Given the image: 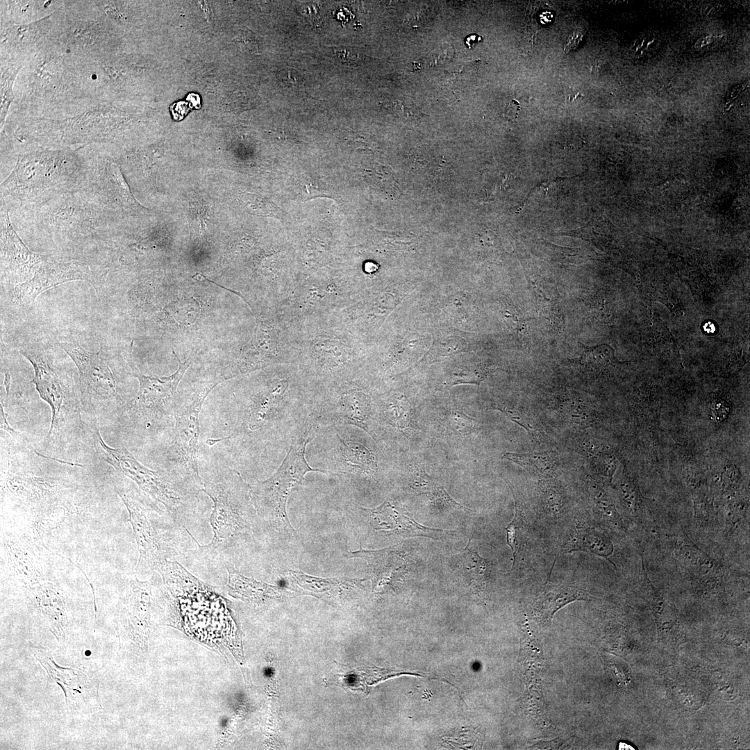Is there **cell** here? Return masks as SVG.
<instances>
[{"label": "cell", "instance_id": "obj_4", "mask_svg": "<svg viewBox=\"0 0 750 750\" xmlns=\"http://www.w3.org/2000/svg\"><path fill=\"white\" fill-rule=\"evenodd\" d=\"M35 209L33 227L65 241L103 239L109 237L113 226V214L79 190L38 205Z\"/></svg>", "mask_w": 750, "mask_h": 750}, {"label": "cell", "instance_id": "obj_17", "mask_svg": "<svg viewBox=\"0 0 750 750\" xmlns=\"http://www.w3.org/2000/svg\"><path fill=\"white\" fill-rule=\"evenodd\" d=\"M587 597L580 588L572 585H558L538 596L531 606V616L542 625L549 624L554 614L574 601Z\"/></svg>", "mask_w": 750, "mask_h": 750}, {"label": "cell", "instance_id": "obj_6", "mask_svg": "<svg viewBox=\"0 0 750 750\" xmlns=\"http://www.w3.org/2000/svg\"><path fill=\"white\" fill-rule=\"evenodd\" d=\"M19 352L31 363L34 370L31 382L40 398L51 408V421L47 438L61 436L69 428L81 425V403L71 394L48 356L33 348H24Z\"/></svg>", "mask_w": 750, "mask_h": 750}, {"label": "cell", "instance_id": "obj_15", "mask_svg": "<svg viewBox=\"0 0 750 750\" xmlns=\"http://www.w3.org/2000/svg\"><path fill=\"white\" fill-rule=\"evenodd\" d=\"M47 258L31 251L14 230L8 212H1V260L3 273L27 281L31 274L33 275L36 265Z\"/></svg>", "mask_w": 750, "mask_h": 750}, {"label": "cell", "instance_id": "obj_26", "mask_svg": "<svg viewBox=\"0 0 750 750\" xmlns=\"http://www.w3.org/2000/svg\"><path fill=\"white\" fill-rule=\"evenodd\" d=\"M658 45L656 35L652 33H643L633 41L631 50L635 57L641 58L652 53Z\"/></svg>", "mask_w": 750, "mask_h": 750}, {"label": "cell", "instance_id": "obj_20", "mask_svg": "<svg viewBox=\"0 0 750 750\" xmlns=\"http://www.w3.org/2000/svg\"><path fill=\"white\" fill-rule=\"evenodd\" d=\"M565 551H588L601 556L611 554L612 545L603 534L590 528L577 527L570 540L565 546Z\"/></svg>", "mask_w": 750, "mask_h": 750}, {"label": "cell", "instance_id": "obj_22", "mask_svg": "<svg viewBox=\"0 0 750 750\" xmlns=\"http://www.w3.org/2000/svg\"><path fill=\"white\" fill-rule=\"evenodd\" d=\"M37 594L41 610L52 624L53 633H61L65 619L62 599L52 588L47 586L38 588Z\"/></svg>", "mask_w": 750, "mask_h": 750}, {"label": "cell", "instance_id": "obj_37", "mask_svg": "<svg viewBox=\"0 0 750 750\" xmlns=\"http://www.w3.org/2000/svg\"><path fill=\"white\" fill-rule=\"evenodd\" d=\"M482 40V38L477 35H472L466 38V44L470 48L473 44Z\"/></svg>", "mask_w": 750, "mask_h": 750}, {"label": "cell", "instance_id": "obj_27", "mask_svg": "<svg viewBox=\"0 0 750 750\" xmlns=\"http://www.w3.org/2000/svg\"><path fill=\"white\" fill-rule=\"evenodd\" d=\"M518 505L515 500V515L512 521L505 528L506 532L507 543L510 547L512 553V570L515 564V560L518 551V541H517V518H518Z\"/></svg>", "mask_w": 750, "mask_h": 750}, {"label": "cell", "instance_id": "obj_12", "mask_svg": "<svg viewBox=\"0 0 750 750\" xmlns=\"http://www.w3.org/2000/svg\"><path fill=\"white\" fill-rule=\"evenodd\" d=\"M117 492L129 512L140 552V563L158 570L167 558L178 554L174 534L169 533L170 529L159 530L133 496L119 490Z\"/></svg>", "mask_w": 750, "mask_h": 750}, {"label": "cell", "instance_id": "obj_11", "mask_svg": "<svg viewBox=\"0 0 750 750\" xmlns=\"http://www.w3.org/2000/svg\"><path fill=\"white\" fill-rule=\"evenodd\" d=\"M177 358L179 365L176 372L169 376H151L141 373L131 358L129 363L132 373L139 381V390L124 410L135 420L150 422L163 415L174 396L177 387L190 365V358L183 362Z\"/></svg>", "mask_w": 750, "mask_h": 750}, {"label": "cell", "instance_id": "obj_2", "mask_svg": "<svg viewBox=\"0 0 750 750\" xmlns=\"http://www.w3.org/2000/svg\"><path fill=\"white\" fill-rule=\"evenodd\" d=\"M319 431V426L310 416L292 437L289 451L276 472L251 486V500L257 514L279 529L293 531L286 503L299 489L305 475L309 472H326L312 468L305 458L308 444Z\"/></svg>", "mask_w": 750, "mask_h": 750}, {"label": "cell", "instance_id": "obj_24", "mask_svg": "<svg viewBox=\"0 0 750 750\" xmlns=\"http://www.w3.org/2000/svg\"><path fill=\"white\" fill-rule=\"evenodd\" d=\"M448 428L457 435H467L475 428L476 422L460 410L452 411L447 419Z\"/></svg>", "mask_w": 750, "mask_h": 750}, {"label": "cell", "instance_id": "obj_18", "mask_svg": "<svg viewBox=\"0 0 750 750\" xmlns=\"http://www.w3.org/2000/svg\"><path fill=\"white\" fill-rule=\"evenodd\" d=\"M409 485L416 492L424 495L435 508L444 511L451 509L469 510L452 499L444 488L431 478L423 467H417L413 471Z\"/></svg>", "mask_w": 750, "mask_h": 750}, {"label": "cell", "instance_id": "obj_1", "mask_svg": "<svg viewBox=\"0 0 750 750\" xmlns=\"http://www.w3.org/2000/svg\"><path fill=\"white\" fill-rule=\"evenodd\" d=\"M86 166L65 152L27 154L1 185V197L12 196L22 206L41 205L80 189Z\"/></svg>", "mask_w": 750, "mask_h": 750}, {"label": "cell", "instance_id": "obj_25", "mask_svg": "<svg viewBox=\"0 0 750 750\" xmlns=\"http://www.w3.org/2000/svg\"><path fill=\"white\" fill-rule=\"evenodd\" d=\"M247 197L248 198V206L254 212L272 216L281 219L285 217L284 212L267 199H262L251 194H248Z\"/></svg>", "mask_w": 750, "mask_h": 750}, {"label": "cell", "instance_id": "obj_8", "mask_svg": "<svg viewBox=\"0 0 750 750\" xmlns=\"http://www.w3.org/2000/svg\"><path fill=\"white\" fill-rule=\"evenodd\" d=\"M223 380L204 383L179 401L174 407L175 426L172 444L176 459L199 485H204L199 472V413L211 390Z\"/></svg>", "mask_w": 750, "mask_h": 750}, {"label": "cell", "instance_id": "obj_23", "mask_svg": "<svg viewBox=\"0 0 750 750\" xmlns=\"http://www.w3.org/2000/svg\"><path fill=\"white\" fill-rule=\"evenodd\" d=\"M503 458L516 462L538 475L551 474L557 462V454L553 451L533 453H506L503 454Z\"/></svg>", "mask_w": 750, "mask_h": 750}, {"label": "cell", "instance_id": "obj_7", "mask_svg": "<svg viewBox=\"0 0 750 750\" xmlns=\"http://www.w3.org/2000/svg\"><path fill=\"white\" fill-rule=\"evenodd\" d=\"M374 406L371 397L358 388L331 387L313 397L310 416L319 428L353 425L373 438Z\"/></svg>", "mask_w": 750, "mask_h": 750}, {"label": "cell", "instance_id": "obj_35", "mask_svg": "<svg viewBox=\"0 0 750 750\" xmlns=\"http://www.w3.org/2000/svg\"><path fill=\"white\" fill-rule=\"evenodd\" d=\"M565 99L568 102H572L578 98L583 97L580 91L576 90L575 88L571 87H567L565 90Z\"/></svg>", "mask_w": 750, "mask_h": 750}, {"label": "cell", "instance_id": "obj_16", "mask_svg": "<svg viewBox=\"0 0 750 750\" xmlns=\"http://www.w3.org/2000/svg\"><path fill=\"white\" fill-rule=\"evenodd\" d=\"M367 512L372 527L403 537L426 536L436 538L438 534L446 532L442 529L426 527L417 522L406 509L386 500L376 508H361Z\"/></svg>", "mask_w": 750, "mask_h": 750}, {"label": "cell", "instance_id": "obj_5", "mask_svg": "<svg viewBox=\"0 0 750 750\" xmlns=\"http://www.w3.org/2000/svg\"><path fill=\"white\" fill-rule=\"evenodd\" d=\"M58 344L78 370L82 408L97 415L118 408L117 382L102 351L91 352L73 342Z\"/></svg>", "mask_w": 750, "mask_h": 750}, {"label": "cell", "instance_id": "obj_19", "mask_svg": "<svg viewBox=\"0 0 750 750\" xmlns=\"http://www.w3.org/2000/svg\"><path fill=\"white\" fill-rule=\"evenodd\" d=\"M458 572L467 584L476 589L483 588L486 580L488 562L478 552L477 547L470 538L466 547L457 556Z\"/></svg>", "mask_w": 750, "mask_h": 750}, {"label": "cell", "instance_id": "obj_32", "mask_svg": "<svg viewBox=\"0 0 750 750\" xmlns=\"http://www.w3.org/2000/svg\"><path fill=\"white\" fill-rule=\"evenodd\" d=\"M742 90L743 87L742 85H737L732 87L726 94V97L724 98V103L726 102V106H731V104L734 103V102L739 98V97L742 94Z\"/></svg>", "mask_w": 750, "mask_h": 750}, {"label": "cell", "instance_id": "obj_33", "mask_svg": "<svg viewBox=\"0 0 750 750\" xmlns=\"http://www.w3.org/2000/svg\"><path fill=\"white\" fill-rule=\"evenodd\" d=\"M171 110L174 119L179 120L186 115L189 108L187 107V103L185 102H178L174 104L171 107Z\"/></svg>", "mask_w": 750, "mask_h": 750}, {"label": "cell", "instance_id": "obj_14", "mask_svg": "<svg viewBox=\"0 0 750 750\" xmlns=\"http://www.w3.org/2000/svg\"><path fill=\"white\" fill-rule=\"evenodd\" d=\"M324 428L333 439V449L328 461L330 472L365 476H372L378 472V460L374 453L365 444L351 439L344 433V426Z\"/></svg>", "mask_w": 750, "mask_h": 750}, {"label": "cell", "instance_id": "obj_21", "mask_svg": "<svg viewBox=\"0 0 750 750\" xmlns=\"http://www.w3.org/2000/svg\"><path fill=\"white\" fill-rule=\"evenodd\" d=\"M380 415L392 427L405 430L410 426L411 406L405 396L394 394L381 405Z\"/></svg>", "mask_w": 750, "mask_h": 750}, {"label": "cell", "instance_id": "obj_9", "mask_svg": "<svg viewBox=\"0 0 750 750\" xmlns=\"http://www.w3.org/2000/svg\"><path fill=\"white\" fill-rule=\"evenodd\" d=\"M93 433L95 447L101 458L132 479L142 490L164 504L176 516L185 501L180 491L158 472L141 464L126 448L108 446L97 428Z\"/></svg>", "mask_w": 750, "mask_h": 750}, {"label": "cell", "instance_id": "obj_13", "mask_svg": "<svg viewBox=\"0 0 750 750\" xmlns=\"http://www.w3.org/2000/svg\"><path fill=\"white\" fill-rule=\"evenodd\" d=\"M72 281H87L96 288V274L88 263L78 260L58 262L47 258L31 278L15 285L10 297L14 302L28 306L43 292Z\"/></svg>", "mask_w": 750, "mask_h": 750}, {"label": "cell", "instance_id": "obj_31", "mask_svg": "<svg viewBox=\"0 0 750 750\" xmlns=\"http://www.w3.org/2000/svg\"><path fill=\"white\" fill-rule=\"evenodd\" d=\"M337 58L343 63L351 62L354 60L355 55L349 49L339 47L334 49Z\"/></svg>", "mask_w": 750, "mask_h": 750}, {"label": "cell", "instance_id": "obj_28", "mask_svg": "<svg viewBox=\"0 0 750 750\" xmlns=\"http://www.w3.org/2000/svg\"><path fill=\"white\" fill-rule=\"evenodd\" d=\"M724 35H709L701 38L697 41L695 47L697 49H701L703 50H707L710 48H713L719 44V42L722 40Z\"/></svg>", "mask_w": 750, "mask_h": 750}, {"label": "cell", "instance_id": "obj_10", "mask_svg": "<svg viewBox=\"0 0 750 750\" xmlns=\"http://www.w3.org/2000/svg\"><path fill=\"white\" fill-rule=\"evenodd\" d=\"M79 190L113 215L117 212L142 211V208L134 199L120 168L109 160L86 167Z\"/></svg>", "mask_w": 750, "mask_h": 750}, {"label": "cell", "instance_id": "obj_30", "mask_svg": "<svg viewBox=\"0 0 750 750\" xmlns=\"http://www.w3.org/2000/svg\"><path fill=\"white\" fill-rule=\"evenodd\" d=\"M582 39L583 35L581 33L573 32L568 36L564 44V51L565 53H569L570 51L576 50L581 42Z\"/></svg>", "mask_w": 750, "mask_h": 750}, {"label": "cell", "instance_id": "obj_36", "mask_svg": "<svg viewBox=\"0 0 750 750\" xmlns=\"http://www.w3.org/2000/svg\"><path fill=\"white\" fill-rule=\"evenodd\" d=\"M187 100L192 103V106L199 108L200 107V98L199 95L195 94H190L187 97Z\"/></svg>", "mask_w": 750, "mask_h": 750}, {"label": "cell", "instance_id": "obj_29", "mask_svg": "<svg viewBox=\"0 0 750 750\" xmlns=\"http://www.w3.org/2000/svg\"><path fill=\"white\" fill-rule=\"evenodd\" d=\"M520 110L521 107L519 101L512 99L503 110V117L510 122L515 121L518 117Z\"/></svg>", "mask_w": 750, "mask_h": 750}, {"label": "cell", "instance_id": "obj_38", "mask_svg": "<svg viewBox=\"0 0 750 750\" xmlns=\"http://www.w3.org/2000/svg\"><path fill=\"white\" fill-rule=\"evenodd\" d=\"M703 329L708 333H713L715 331V325L711 322H706L703 326Z\"/></svg>", "mask_w": 750, "mask_h": 750}, {"label": "cell", "instance_id": "obj_3", "mask_svg": "<svg viewBox=\"0 0 750 750\" xmlns=\"http://www.w3.org/2000/svg\"><path fill=\"white\" fill-rule=\"evenodd\" d=\"M202 490L214 503L210 519L214 535L208 544L199 546V551L201 557L212 560L251 532L257 512L251 500V485L235 469H229L216 483L204 485Z\"/></svg>", "mask_w": 750, "mask_h": 750}, {"label": "cell", "instance_id": "obj_34", "mask_svg": "<svg viewBox=\"0 0 750 750\" xmlns=\"http://www.w3.org/2000/svg\"><path fill=\"white\" fill-rule=\"evenodd\" d=\"M1 428L8 431L11 435L15 437L18 433L9 425L7 419V415L4 412L2 404H1Z\"/></svg>", "mask_w": 750, "mask_h": 750}]
</instances>
